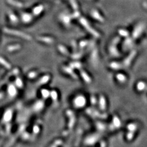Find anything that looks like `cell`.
I'll return each mask as SVG.
<instances>
[{
  "mask_svg": "<svg viewBox=\"0 0 147 147\" xmlns=\"http://www.w3.org/2000/svg\"><path fill=\"white\" fill-rule=\"evenodd\" d=\"M19 70H18V69H14V70H12V72H11V73H9V74L8 75V76H7V77H6L5 78H4V80H3V81H2L0 83V86H1L2 85H3V84L4 83V82H6V81H7L9 79V78L10 77H11L12 76H14V75H17L19 73Z\"/></svg>",
  "mask_w": 147,
  "mask_h": 147,
  "instance_id": "obj_6",
  "label": "cell"
},
{
  "mask_svg": "<svg viewBox=\"0 0 147 147\" xmlns=\"http://www.w3.org/2000/svg\"><path fill=\"white\" fill-rule=\"evenodd\" d=\"M7 2L8 4H11L12 6L19 7V8H22L24 6L23 3H22V2L18 1L17 0H7Z\"/></svg>",
  "mask_w": 147,
  "mask_h": 147,
  "instance_id": "obj_2",
  "label": "cell"
},
{
  "mask_svg": "<svg viewBox=\"0 0 147 147\" xmlns=\"http://www.w3.org/2000/svg\"><path fill=\"white\" fill-rule=\"evenodd\" d=\"M3 31L9 35L15 36L20 37L21 38L28 40V41H31V37L29 36L28 34H26L25 32H22L20 31H18V30H13V29L8 28H3Z\"/></svg>",
  "mask_w": 147,
  "mask_h": 147,
  "instance_id": "obj_1",
  "label": "cell"
},
{
  "mask_svg": "<svg viewBox=\"0 0 147 147\" xmlns=\"http://www.w3.org/2000/svg\"><path fill=\"white\" fill-rule=\"evenodd\" d=\"M21 49V45L20 44H14L9 45L7 47V50L10 52L15 51L17 50H19Z\"/></svg>",
  "mask_w": 147,
  "mask_h": 147,
  "instance_id": "obj_5",
  "label": "cell"
},
{
  "mask_svg": "<svg viewBox=\"0 0 147 147\" xmlns=\"http://www.w3.org/2000/svg\"><path fill=\"white\" fill-rule=\"evenodd\" d=\"M8 16H9V19H10V20H11L12 23H17L18 21H19V19H18L16 15L14 14V13H12V12H9Z\"/></svg>",
  "mask_w": 147,
  "mask_h": 147,
  "instance_id": "obj_8",
  "label": "cell"
},
{
  "mask_svg": "<svg viewBox=\"0 0 147 147\" xmlns=\"http://www.w3.org/2000/svg\"><path fill=\"white\" fill-rule=\"evenodd\" d=\"M23 128H20V129L19 130V132H17L18 133H17L16 135H14V136L13 137V138H12V139L9 141V143L8 144H7V145L6 146V147H10L11 145H13V143H14V142H15V140H16V139H17L18 137H19V134H20L22 133V132L23 131Z\"/></svg>",
  "mask_w": 147,
  "mask_h": 147,
  "instance_id": "obj_4",
  "label": "cell"
},
{
  "mask_svg": "<svg viewBox=\"0 0 147 147\" xmlns=\"http://www.w3.org/2000/svg\"><path fill=\"white\" fill-rule=\"evenodd\" d=\"M16 85H17L19 87H22V85H23V82H22V80L20 79V78H17L16 79Z\"/></svg>",
  "mask_w": 147,
  "mask_h": 147,
  "instance_id": "obj_11",
  "label": "cell"
},
{
  "mask_svg": "<svg viewBox=\"0 0 147 147\" xmlns=\"http://www.w3.org/2000/svg\"><path fill=\"white\" fill-rule=\"evenodd\" d=\"M2 96H3V95H2V94H0V99L1 98Z\"/></svg>",
  "mask_w": 147,
  "mask_h": 147,
  "instance_id": "obj_12",
  "label": "cell"
},
{
  "mask_svg": "<svg viewBox=\"0 0 147 147\" xmlns=\"http://www.w3.org/2000/svg\"><path fill=\"white\" fill-rule=\"evenodd\" d=\"M0 64L3 65L4 68H6L7 69H11V65L9 62H7L4 58L3 57H0Z\"/></svg>",
  "mask_w": 147,
  "mask_h": 147,
  "instance_id": "obj_7",
  "label": "cell"
},
{
  "mask_svg": "<svg viewBox=\"0 0 147 147\" xmlns=\"http://www.w3.org/2000/svg\"><path fill=\"white\" fill-rule=\"evenodd\" d=\"M32 19V17L31 14L28 13H23L22 14V20L23 23H28L31 22Z\"/></svg>",
  "mask_w": 147,
  "mask_h": 147,
  "instance_id": "obj_3",
  "label": "cell"
},
{
  "mask_svg": "<svg viewBox=\"0 0 147 147\" xmlns=\"http://www.w3.org/2000/svg\"><path fill=\"white\" fill-rule=\"evenodd\" d=\"M43 10V6L41 5L38 6L33 9V14L34 15H38Z\"/></svg>",
  "mask_w": 147,
  "mask_h": 147,
  "instance_id": "obj_9",
  "label": "cell"
},
{
  "mask_svg": "<svg viewBox=\"0 0 147 147\" xmlns=\"http://www.w3.org/2000/svg\"><path fill=\"white\" fill-rule=\"evenodd\" d=\"M38 39L39 41H42V42H47V43H50L51 41V39H50V38H45V37H39V38H38Z\"/></svg>",
  "mask_w": 147,
  "mask_h": 147,
  "instance_id": "obj_10",
  "label": "cell"
}]
</instances>
